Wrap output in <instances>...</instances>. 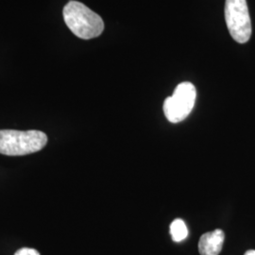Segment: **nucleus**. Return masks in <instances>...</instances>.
Here are the masks:
<instances>
[{
	"label": "nucleus",
	"mask_w": 255,
	"mask_h": 255,
	"mask_svg": "<svg viewBox=\"0 0 255 255\" xmlns=\"http://www.w3.org/2000/svg\"><path fill=\"white\" fill-rule=\"evenodd\" d=\"M63 14L66 26L81 39L89 40L100 36L104 29L101 16L81 2H68L64 6Z\"/></svg>",
	"instance_id": "nucleus-1"
},
{
	"label": "nucleus",
	"mask_w": 255,
	"mask_h": 255,
	"mask_svg": "<svg viewBox=\"0 0 255 255\" xmlns=\"http://www.w3.org/2000/svg\"><path fill=\"white\" fill-rule=\"evenodd\" d=\"M46 133L36 129L31 130H0V154L22 156L40 151L46 146Z\"/></svg>",
	"instance_id": "nucleus-2"
},
{
	"label": "nucleus",
	"mask_w": 255,
	"mask_h": 255,
	"mask_svg": "<svg viewBox=\"0 0 255 255\" xmlns=\"http://www.w3.org/2000/svg\"><path fill=\"white\" fill-rule=\"evenodd\" d=\"M196 99L197 90L191 82L180 83L175 88L173 95L164 101L165 118L171 123H179L184 120L194 108Z\"/></svg>",
	"instance_id": "nucleus-3"
},
{
	"label": "nucleus",
	"mask_w": 255,
	"mask_h": 255,
	"mask_svg": "<svg viewBox=\"0 0 255 255\" xmlns=\"http://www.w3.org/2000/svg\"><path fill=\"white\" fill-rule=\"evenodd\" d=\"M225 19L229 32L239 44H245L252 36V21L246 0H226Z\"/></svg>",
	"instance_id": "nucleus-4"
},
{
	"label": "nucleus",
	"mask_w": 255,
	"mask_h": 255,
	"mask_svg": "<svg viewBox=\"0 0 255 255\" xmlns=\"http://www.w3.org/2000/svg\"><path fill=\"white\" fill-rule=\"evenodd\" d=\"M225 240V234L222 230L217 229L213 232L202 235L199 242V252L201 255H219Z\"/></svg>",
	"instance_id": "nucleus-5"
},
{
	"label": "nucleus",
	"mask_w": 255,
	"mask_h": 255,
	"mask_svg": "<svg viewBox=\"0 0 255 255\" xmlns=\"http://www.w3.org/2000/svg\"><path fill=\"white\" fill-rule=\"evenodd\" d=\"M170 235L175 242H182L188 236V229L182 219L173 220L170 225Z\"/></svg>",
	"instance_id": "nucleus-6"
},
{
	"label": "nucleus",
	"mask_w": 255,
	"mask_h": 255,
	"mask_svg": "<svg viewBox=\"0 0 255 255\" xmlns=\"http://www.w3.org/2000/svg\"><path fill=\"white\" fill-rule=\"evenodd\" d=\"M14 255H40V254L34 249H29V248H23L16 252Z\"/></svg>",
	"instance_id": "nucleus-7"
},
{
	"label": "nucleus",
	"mask_w": 255,
	"mask_h": 255,
	"mask_svg": "<svg viewBox=\"0 0 255 255\" xmlns=\"http://www.w3.org/2000/svg\"><path fill=\"white\" fill-rule=\"evenodd\" d=\"M244 255H255V250H250Z\"/></svg>",
	"instance_id": "nucleus-8"
}]
</instances>
